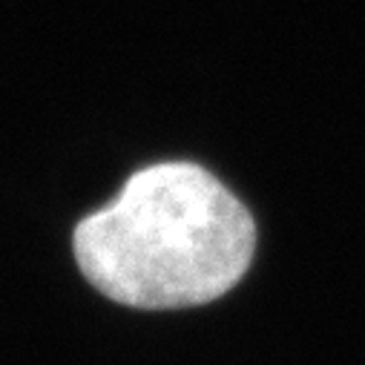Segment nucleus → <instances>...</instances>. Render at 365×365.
<instances>
[{
	"label": "nucleus",
	"instance_id": "1",
	"mask_svg": "<svg viewBox=\"0 0 365 365\" xmlns=\"http://www.w3.org/2000/svg\"><path fill=\"white\" fill-rule=\"evenodd\" d=\"M81 273L138 311L207 305L239 285L256 250L250 210L199 164L164 161L127 178L118 199L72 233Z\"/></svg>",
	"mask_w": 365,
	"mask_h": 365
}]
</instances>
